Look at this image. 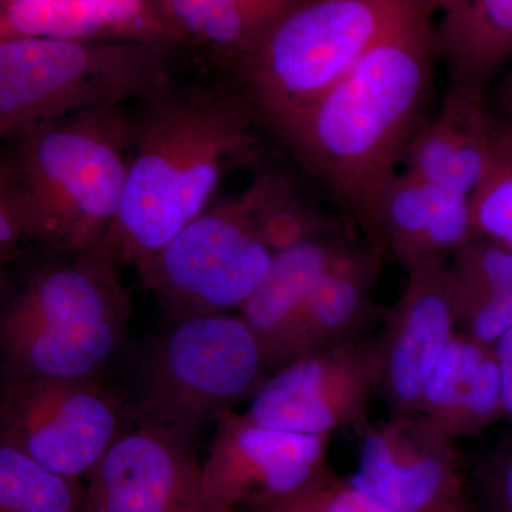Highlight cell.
<instances>
[{"label":"cell","mask_w":512,"mask_h":512,"mask_svg":"<svg viewBox=\"0 0 512 512\" xmlns=\"http://www.w3.org/2000/svg\"><path fill=\"white\" fill-rule=\"evenodd\" d=\"M3 289H5V284H3V282H0V298H2Z\"/></svg>","instance_id":"obj_33"},{"label":"cell","mask_w":512,"mask_h":512,"mask_svg":"<svg viewBox=\"0 0 512 512\" xmlns=\"http://www.w3.org/2000/svg\"><path fill=\"white\" fill-rule=\"evenodd\" d=\"M127 400L101 377L2 380L0 443L84 480L130 426Z\"/></svg>","instance_id":"obj_9"},{"label":"cell","mask_w":512,"mask_h":512,"mask_svg":"<svg viewBox=\"0 0 512 512\" xmlns=\"http://www.w3.org/2000/svg\"><path fill=\"white\" fill-rule=\"evenodd\" d=\"M447 261L431 262L407 276L402 296L386 313L379 345V393L389 416L421 413L434 367L457 332L446 275Z\"/></svg>","instance_id":"obj_14"},{"label":"cell","mask_w":512,"mask_h":512,"mask_svg":"<svg viewBox=\"0 0 512 512\" xmlns=\"http://www.w3.org/2000/svg\"><path fill=\"white\" fill-rule=\"evenodd\" d=\"M348 235H316L274 254L271 266L238 309L252 330L269 375L296 360L299 323L313 286Z\"/></svg>","instance_id":"obj_17"},{"label":"cell","mask_w":512,"mask_h":512,"mask_svg":"<svg viewBox=\"0 0 512 512\" xmlns=\"http://www.w3.org/2000/svg\"><path fill=\"white\" fill-rule=\"evenodd\" d=\"M446 275L457 329L495 345L512 328V254L474 237L447 259Z\"/></svg>","instance_id":"obj_22"},{"label":"cell","mask_w":512,"mask_h":512,"mask_svg":"<svg viewBox=\"0 0 512 512\" xmlns=\"http://www.w3.org/2000/svg\"><path fill=\"white\" fill-rule=\"evenodd\" d=\"M421 0H305L237 66L269 128L306 109ZM430 3V2H429Z\"/></svg>","instance_id":"obj_7"},{"label":"cell","mask_w":512,"mask_h":512,"mask_svg":"<svg viewBox=\"0 0 512 512\" xmlns=\"http://www.w3.org/2000/svg\"><path fill=\"white\" fill-rule=\"evenodd\" d=\"M26 239L22 201L5 154L0 150V282L5 284L6 268Z\"/></svg>","instance_id":"obj_27"},{"label":"cell","mask_w":512,"mask_h":512,"mask_svg":"<svg viewBox=\"0 0 512 512\" xmlns=\"http://www.w3.org/2000/svg\"><path fill=\"white\" fill-rule=\"evenodd\" d=\"M491 110L498 119L512 126V66L495 90L494 109L491 107Z\"/></svg>","instance_id":"obj_30"},{"label":"cell","mask_w":512,"mask_h":512,"mask_svg":"<svg viewBox=\"0 0 512 512\" xmlns=\"http://www.w3.org/2000/svg\"><path fill=\"white\" fill-rule=\"evenodd\" d=\"M212 421L215 433L201 470L215 512L264 511L302 493L328 468L330 436L269 429L234 409Z\"/></svg>","instance_id":"obj_11"},{"label":"cell","mask_w":512,"mask_h":512,"mask_svg":"<svg viewBox=\"0 0 512 512\" xmlns=\"http://www.w3.org/2000/svg\"><path fill=\"white\" fill-rule=\"evenodd\" d=\"M434 13L421 0L322 96L271 127L365 238L384 188L429 117L439 60Z\"/></svg>","instance_id":"obj_1"},{"label":"cell","mask_w":512,"mask_h":512,"mask_svg":"<svg viewBox=\"0 0 512 512\" xmlns=\"http://www.w3.org/2000/svg\"><path fill=\"white\" fill-rule=\"evenodd\" d=\"M130 313L119 268L94 252L39 269L0 313L2 380L101 377Z\"/></svg>","instance_id":"obj_4"},{"label":"cell","mask_w":512,"mask_h":512,"mask_svg":"<svg viewBox=\"0 0 512 512\" xmlns=\"http://www.w3.org/2000/svg\"><path fill=\"white\" fill-rule=\"evenodd\" d=\"M265 170L235 197L208 207L140 272L171 319L239 309L274 252L262 228Z\"/></svg>","instance_id":"obj_8"},{"label":"cell","mask_w":512,"mask_h":512,"mask_svg":"<svg viewBox=\"0 0 512 512\" xmlns=\"http://www.w3.org/2000/svg\"><path fill=\"white\" fill-rule=\"evenodd\" d=\"M164 40L13 37L0 42V150L84 111L167 92Z\"/></svg>","instance_id":"obj_5"},{"label":"cell","mask_w":512,"mask_h":512,"mask_svg":"<svg viewBox=\"0 0 512 512\" xmlns=\"http://www.w3.org/2000/svg\"><path fill=\"white\" fill-rule=\"evenodd\" d=\"M305 0H158L178 36L190 35L239 66Z\"/></svg>","instance_id":"obj_23"},{"label":"cell","mask_w":512,"mask_h":512,"mask_svg":"<svg viewBox=\"0 0 512 512\" xmlns=\"http://www.w3.org/2000/svg\"><path fill=\"white\" fill-rule=\"evenodd\" d=\"M180 39L157 0H0V42Z\"/></svg>","instance_id":"obj_19"},{"label":"cell","mask_w":512,"mask_h":512,"mask_svg":"<svg viewBox=\"0 0 512 512\" xmlns=\"http://www.w3.org/2000/svg\"><path fill=\"white\" fill-rule=\"evenodd\" d=\"M494 349L500 369L504 417L510 421L512 429V328L495 342Z\"/></svg>","instance_id":"obj_29"},{"label":"cell","mask_w":512,"mask_h":512,"mask_svg":"<svg viewBox=\"0 0 512 512\" xmlns=\"http://www.w3.org/2000/svg\"><path fill=\"white\" fill-rule=\"evenodd\" d=\"M470 483L480 512H512V434L484 454Z\"/></svg>","instance_id":"obj_26"},{"label":"cell","mask_w":512,"mask_h":512,"mask_svg":"<svg viewBox=\"0 0 512 512\" xmlns=\"http://www.w3.org/2000/svg\"><path fill=\"white\" fill-rule=\"evenodd\" d=\"M268 376L261 346L238 313L173 320L138 362L130 424L194 444L205 421L251 399Z\"/></svg>","instance_id":"obj_6"},{"label":"cell","mask_w":512,"mask_h":512,"mask_svg":"<svg viewBox=\"0 0 512 512\" xmlns=\"http://www.w3.org/2000/svg\"><path fill=\"white\" fill-rule=\"evenodd\" d=\"M82 512H215L194 444L130 424L84 478Z\"/></svg>","instance_id":"obj_13"},{"label":"cell","mask_w":512,"mask_h":512,"mask_svg":"<svg viewBox=\"0 0 512 512\" xmlns=\"http://www.w3.org/2000/svg\"><path fill=\"white\" fill-rule=\"evenodd\" d=\"M386 252L346 238L313 286L299 323L296 360L365 338L376 315L373 291Z\"/></svg>","instance_id":"obj_18"},{"label":"cell","mask_w":512,"mask_h":512,"mask_svg":"<svg viewBox=\"0 0 512 512\" xmlns=\"http://www.w3.org/2000/svg\"><path fill=\"white\" fill-rule=\"evenodd\" d=\"M261 512H323L318 505L309 501L302 493L292 495L281 503L272 505Z\"/></svg>","instance_id":"obj_31"},{"label":"cell","mask_w":512,"mask_h":512,"mask_svg":"<svg viewBox=\"0 0 512 512\" xmlns=\"http://www.w3.org/2000/svg\"><path fill=\"white\" fill-rule=\"evenodd\" d=\"M474 235L512 254V126L498 119L483 178L470 197Z\"/></svg>","instance_id":"obj_25"},{"label":"cell","mask_w":512,"mask_h":512,"mask_svg":"<svg viewBox=\"0 0 512 512\" xmlns=\"http://www.w3.org/2000/svg\"><path fill=\"white\" fill-rule=\"evenodd\" d=\"M474 237L470 198L403 170L384 188L365 239L390 252L409 274L431 262L447 261Z\"/></svg>","instance_id":"obj_15"},{"label":"cell","mask_w":512,"mask_h":512,"mask_svg":"<svg viewBox=\"0 0 512 512\" xmlns=\"http://www.w3.org/2000/svg\"><path fill=\"white\" fill-rule=\"evenodd\" d=\"M84 481L60 476L0 443V512H82Z\"/></svg>","instance_id":"obj_24"},{"label":"cell","mask_w":512,"mask_h":512,"mask_svg":"<svg viewBox=\"0 0 512 512\" xmlns=\"http://www.w3.org/2000/svg\"><path fill=\"white\" fill-rule=\"evenodd\" d=\"M439 13L436 52L448 87L487 94L512 62V0H444Z\"/></svg>","instance_id":"obj_21"},{"label":"cell","mask_w":512,"mask_h":512,"mask_svg":"<svg viewBox=\"0 0 512 512\" xmlns=\"http://www.w3.org/2000/svg\"><path fill=\"white\" fill-rule=\"evenodd\" d=\"M133 137L134 124L117 106L74 114L8 144L2 151L18 184L26 239L67 258L99 247L119 214Z\"/></svg>","instance_id":"obj_3"},{"label":"cell","mask_w":512,"mask_h":512,"mask_svg":"<svg viewBox=\"0 0 512 512\" xmlns=\"http://www.w3.org/2000/svg\"><path fill=\"white\" fill-rule=\"evenodd\" d=\"M376 335L312 353L275 370L259 386L244 414L269 429L330 436L343 427L362 431L379 393Z\"/></svg>","instance_id":"obj_12"},{"label":"cell","mask_w":512,"mask_h":512,"mask_svg":"<svg viewBox=\"0 0 512 512\" xmlns=\"http://www.w3.org/2000/svg\"><path fill=\"white\" fill-rule=\"evenodd\" d=\"M497 116L487 94L448 87L403 158V170L441 190L470 198L483 178Z\"/></svg>","instance_id":"obj_16"},{"label":"cell","mask_w":512,"mask_h":512,"mask_svg":"<svg viewBox=\"0 0 512 512\" xmlns=\"http://www.w3.org/2000/svg\"><path fill=\"white\" fill-rule=\"evenodd\" d=\"M360 436L346 478L370 500L394 512H480L456 440L423 413L369 421Z\"/></svg>","instance_id":"obj_10"},{"label":"cell","mask_w":512,"mask_h":512,"mask_svg":"<svg viewBox=\"0 0 512 512\" xmlns=\"http://www.w3.org/2000/svg\"><path fill=\"white\" fill-rule=\"evenodd\" d=\"M431 8L434 9V12H440L441 6H443L444 0H429Z\"/></svg>","instance_id":"obj_32"},{"label":"cell","mask_w":512,"mask_h":512,"mask_svg":"<svg viewBox=\"0 0 512 512\" xmlns=\"http://www.w3.org/2000/svg\"><path fill=\"white\" fill-rule=\"evenodd\" d=\"M134 126L119 214L94 254L138 274L210 207L225 168L256 146L247 97L218 92L151 100Z\"/></svg>","instance_id":"obj_2"},{"label":"cell","mask_w":512,"mask_h":512,"mask_svg":"<svg viewBox=\"0 0 512 512\" xmlns=\"http://www.w3.org/2000/svg\"><path fill=\"white\" fill-rule=\"evenodd\" d=\"M302 494L323 512H394L360 493L330 467Z\"/></svg>","instance_id":"obj_28"},{"label":"cell","mask_w":512,"mask_h":512,"mask_svg":"<svg viewBox=\"0 0 512 512\" xmlns=\"http://www.w3.org/2000/svg\"><path fill=\"white\" fill-rule=\"evenodd\" d=\"M421 413L456 441L476 437L503 419L494 345L457 329L431 373Z\"/></svg>","instance_id":"obj_20"}]
</instances>
